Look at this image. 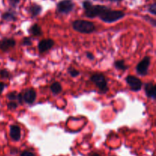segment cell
<instances>
[{
	"label": "cell",
	"instance_id": "obj_19",
	"mask_svg": "<svg viewBox=\"0 0 156 156\" xmlns=\"http://www.w3.org/2000/svg\"><path fill=\"white\" fill-rule=\"evenodd\" d=\"M18 93L16 91H12V92L9 93L7 94V98L9 100H10L11 101H15V100L18 99Z\"/></svg>",
	"mask_w": 156,
	"mask_h": 156
},
{
	"label": "cell",
	"instance_id": "obj_14",
	"mask_svg": "<svg viewBox=\"0 0 156 156\" xmlns=\"http://www.w3.org/2000/svg\"><path fill=\"white\" fill-rule=\"evenodd\" d=\"M28 32L30 33V34L32 35V36L38 37L42 35V30H41V27L37 24H33L28 30Z\"/></svg>",
	"mask_w": 156,
	"mask_h": 156
},
{
	"label": "cell",
	"instance_id": "obj_20",
	"mask_svg": "<svg viewBox=\"0 0 156 156\" xmlns=\"http://www.w3.org/2000/svg\"><path fill=\"white\" fill-rule=\"evenodd\" d=\"M23 46H30L32 44V41L30 37H24L21 43Z\"/></svg>",
	"mask_w": 156,
	"mask_h": 156
},
{
	"label": "cell",
	"instance_id": "obj_5",
	"mask_svg": "<svg viewBox=\"0 0 156 156\" xmlns=\"http://www.w3.org/2000/svg\"><path fill=\"white\" fill-rule=\"evenodd\" d=\"M151 58L149 56H145L136 67V73L140 76H146L149 72V66H150Z\"/></svg>",
	"mask_w": 156,
	"mask_h": 156
},
{
	"label": "cell",
	"instance_id": "obj_7",
	"mask_svg": "<svg viewBox=\"0 0 156 156\" xmlns=\"http://www.w3.org/2000/svg\"><path fill=\"white\" fill-rule=\"evenodd\" d=\"M74 8V3L71 0H62L57 4V11L59 13L68 14Z\"/></svg>",
	"mask_w": 156,
	"mask_h": 156
},
{
	"label": "cell",
	"instance_id": "obj_18",
	"mask_svg": "<svg viewBox=\"0 0 156 156\" xmlns=\"http://www.w3.org/2000/svg\"><path fill=\"white\" fill-rule=\"evenodd\" d=\"M68 73H69V74L70 76L73 78L77 77V76H79V74H80L79 71H78V70L76 69L73 68L72 66H70L69 68L68 69Z\"/></svg>",
	"mask_w": 156,
	"mask_h": 156
},
{
	"label": "cell",
	"instance_id": "obj_6",
	"mask_svg": "<svg viewBox=\"0 0 156 156\" xmlns=\"http://www.w3.org/2000/svg\"><path fill=\"white\" fill-rule=\"evenodd\" d=\"M126 82L128 84V85L130 87L131 90L133 91H140L142 87H143L142 81L134 76H128L126 78Z\"/></svg>",
	"mask_w": 156,
	"mask_h": 156
},
{
	"label": "cell",
	"instance_id": "obj_29",
	"mask_svg": "<svg viewBox=\"0 0 156 156\" xmlns=\"http://www.w3.org/2000/svg\"><path fill=\"white\" fill-rule=\"evenodd\" d=\"M110 1H111V2H120V1H122V0H110Z\"/></svg>",
	"mask_w": 156,
	"mask_h": 156
},
{
	"label": "cell",
	"instance_id": "obj_21",
	"mask_svg": "<svg viewBox=\"0 0 156 156\" xmlns=\"http://www.w3.org/2000/svg\"><path fill=\"white\" fill-rule=\"evenodd\" d=\"M8 109L9 110H15L18 108V104L15 101H10L7 105Z\"/></svg>",
	"mask_w": 156,
	"mask_h": 156
},
{
	"label": "cell",
	"instance_id": "obj_24",
	"mask_svg": "<svg viewBox=\"0 0 156 156\" xmlns=\"http://www.w3.org/2000/svg\"><path fill=\"white\" fill-rule=\"evenodd\" d=\"M10 4V5H12V7H16L18 5V3L20 2V0H8Z\"/></svg>",
	"mask_w": 156,
	"mask_h": 156
},
{
	"label": "cell",
	"instance_id": "obj_9",
	"mask_svg": "<svg viewBox=\"0 0 156 156\" xmlns=\"http://www.w3.org/2000/svg\"><path fill=\"white\" fill-rule=\"evenodd\" d=\"M22 97L23 101L28 105H32L36 100V91L32 88H29V89L25 90L24 93H22Z\"/></svg>",
	"mask_w": 156,
	"mask_h": 156
},
{
	"label": "cell",
	"instance_id": "obj_22",
	"mask_svg": "<svg viewBox=\"0 0 156 156\" xmlns=\"http://www.w3.org/2000/svg\"><path fill=\"white\" fill-rule=\"evenodd\" d=\"M0 76L3 79H8L10 76V74H9V73L6 69H2L0 70Z\"/></svg>",
	"mask_w": 156,
	"mask_h": 156
},
{
	"label": "cell",
	"instance_id": "obj_1",
	"mask_svg": "<svg viewBox=\"0 0 156 156\" xmlns=\"http://www.w3.org/2000/svg\"><path fill=\"white\" fill-rule=\"evenodd\" d=\"M83 8L85 9V13L88 18H94L95 17H99L108 7L105 5H93L91 2L85 1L83 2Z\"/></svg>",
	"mask_w": 156,
	"mask_h": 156
},
{
	"label": "cell",
	"instance_id": "obj_17",
	"mask_svg": "<svg viewBox=\"0 0 156 156\" xmlns=\"http://www.w3.org/2000/svg\"><path fill=\"white\" fill-rule=\"evenodd\" d=\"M2 18L7 21H16L15 15L12 12H5L2 15Z\"/></svg>",
	"mask_w": 156,
	"mask_h": 156
},
{
	"label": "cell",
	"instance_id": "obj_25",
	"mask_svg": "<svg viewBox=\"0 0 156 156\" xmlns=\"http://www.w3.org/2000/svg\"><path fill=\"white\" fill-rule=\"evenodd\" d=\"M21 156H35V155L33 152H29V151H24V152L21 154Z\"/></svg>",
	"mask_w": 156,
	"mask_h": 156
},
{
	"label": "cell",
	"instance_id": "obj_27",
	"mask_svg": "<svg viewBox=\"0 0 156 156\" xmlns=\"http://www.w3.org/2000/svg\"><path fill=\"white\" fill-rule=\"evenodd\" d=\"M86 56H87V57H88V59H90V60H93V59H94V55H93L92 53H88V52H87V53H86Z\"/></svg>",
	"mask_w": 156,
	"mask_h": 156
},
{
	"label": "cell",
	"instance_id": "obj_8",
	"mask_svg": "<svg viewBox=\"0 0 156 156\" xmlns=\"http://www.w3.org/2000/svg\"><path fill=\"white\" fill-rule=\"evenodd\" d=\"M54 45V41L52 39H44L41 40L38 43V50L40 53H44L48 51Z\"/></svg>",
	"mask_w": 156,
	"mask_h": 156
},
{
	"label": "cell",
	"instance_id": "obj_11",
	"mask_svg": "<svg viewBox=\"0 0 156 156\" xmlns=\"http://www.w3.org/2000/svg\"><path fill=\"white\" fill-rule=\"evenodd\" d=\"M9 136L14 141H19L21 139V128L17 125H11Z\"/></svg>",
	"mask_w": 156,
	"mask_h": 156
},
{
	"label": "cell",
	"instance_id": "obj_16",
	"mask_svg": "<svg viewBox=\"0 0 156 156\" xmlns=\"http://www.w3.org/2000/svg\"><path fill=\"white\" fill-rule=\"evenodd\" d=\"M114 66L117 69L121 70V71H124L127 69V66L125 64L124 60H117L114 62Z\"/></svg>",
	"mask_w": 156,
	"mask_h": 156
},
{
	"label": "cell",
	"instance_id": "obj_26",
	"mask_svg": "<svg viewBox=\"0 0 156 156\" xmlns=\"http://www.w3.org/2000/svg\"><path fill=\"white\" fill-rule=\"evenodd\" d=\"M145 18H146V20H148V21L150 22V24H152V25L154 26V27H155V24H156V21L155 19H153V18H149L148 16H146L145 17Z\"/></svg>",
	"mask_w": 156,
	"mask_h": 156
},
{
	"label": "cell",
	"instance_id": "obj_10",
	"mask_svg": "<svg viewBox=\"0 0 156 156\" xmlns=\"http://www.w3.org/2000/svg\"><path fill=\"white\" fill-rule=\"evenodd\" d=\"M16 44L13 38H4L0 41V50L2 51H8L11 48H13Z\"/></svg>",
	"mask_w": 156,
	"mask_h": 156
},
{
	"label": "cell",
	"instance_id": "obj_30",
	"mask_svg": "<svg viewBox=\"0 0 156 156\" xmlns=\"http://www.w3.org/2000/svg\"><path fill=\"white\" fill-rule=\"evenodd\" d=\"M91 156H100V155H99L98 154H97V153H94V154H93V155Z\"/></svg>",
	"mask_w": 156,
	"mask_h": 156
},
{
	"label": "cell",
	"instance_id": "obj_23",
	"mask_svg": "<svg viewBox=\"0 0 156 156\" xmlns=\"http://www.w3.org/2000/svg\"><path fill=\"white\" fill-rule=\"evenodd\" d=\"M149 12L150 13H152V15H156V4L155 3H153V4L151 5L149 8Z\"/></svg>",
	"mask_w": 156,
	"mask_h": 156
},
{
	"label": "cell",
	"instance_id": "obj_28",
	"mask_svg": "<svg viewBox=\"0 0 156 156\" xmlns=\"http://www.w3.org/2000/svg\"><path fill=\"white\" fill-rule=\"evenodd\" d=\"M6 87V85L5 83H2V82H0V94L2 93L4 88Z\"/></svg>",
	"mask_w": 156,
	"mask_h": 156
},
{
	"label": "cell",
	"instance_id": "obj_4",
	"mask_svg": "<svg viewBox=\"0 0 156 156\" xmlns=\"http://www.w3.org/2000/svg\"><path fill=\"white\" fill-rule=\"evenodd\" d=\"M91 82L99 88L101 92L105 94V93L108 91V82H107L106 78L101 73H95V74L92 75L90 78Z\"/></svg>",
	"mask_w": 156,
	"mask_h": 156
},
{
	"label": "cell",
	"instance_id": "obj_15",
	"mask_svg": "<svg viewBox=\"0 0 156 156\" xmlns=\"http://www.w3.org/2000/svg\"><path fill=\"white\" fill-rule=\"evenodd\" d=\"M62 85L59 82H55L50 85V91L53 94H58L62 91Z\"/></svg>",
	"mask_w": 156,
	"mask_h": 156
},
{
	"label": "cell",
	"instance_id": "obj_2",
	"mask_svg": "<svg viewBox=\"0 0 156 156\" xmlns=\"http://www.w3.org/2000/svg\"><path fill=\"white\" fill-rule=\"evenodd\" d=\"M125 16V13L122 11L111 10L108 8L101 15L99 16L100 19L105 23L116 22Z\"/></svg>",
	"mask_w": 156,
	"mask_h": 156
},
{
	"label": "cell",
	"instance_id": "obj_3",
	"mask_svg": "<svg viewBox=\"0 0 156 156\" xmlns=\"http://www.w3.org/2000/svg\"><path fill=\"white\" fill-rule=\"evenodd\" d=\"M75 30L82 34H91L95 30V25L93 22L86 20H76L73 22Z\"/></svg>",
	"mask_w": 156,
	"mask_h": 156
},
{
	"label": "cell",
	"instance_id": "obj_12",
	"mask_svg": "<svg viewBox=\"0 0 156 156\" xmlns=\"http://www.w3.org/2000/svg\"><path fill=\"white\" fill-rule=\"evenodd\" d=\"M144 88L147 97L155 100L156 98V88L155 85L152 82H147L145 84Z\"/></svg>",
	"mask_w": 156,
	"mask_h": 156
},
{
	"label": "cell",
	"instance_id": "obj_13",
	"mask_svg": "<svg viewBox=\"0 0 156 156\" xmlns=\"http://www.w3.org/2000/svg\"><path fill=\"white\" fill-rule=\"evenodd\" d=\"M41 11H42V7L41 5L37 4H33L29 7L28 9V12L31 15V16L33 17H36L37 15H39L41 14Z\"/></svg>",
	"mask_w": 156,
	"mask_h": 156
}]
</instances>
